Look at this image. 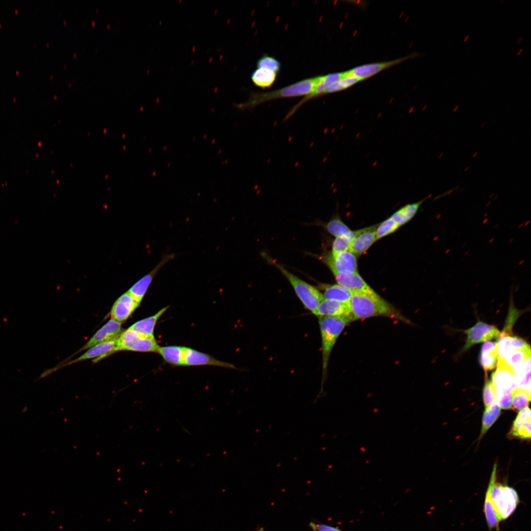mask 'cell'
<instances>
[{
  "label": "cell",
  "instance_id": "33",
  "mask_svg": "<svg viewBox=\"0 0 531 531\" xmlns=\"http://www.w3.org/2000/svg\"><path fill=\"white\" fill-rule=\"evenodd\" d=\"M399 226L390 217L381 223L375 230L376 239H379L395 232Z\"/></svg>",
  "mask_w": 531,
  "mask_h": 531
},
{
  "label": "cell",
  "instance_id": "30",
  "mask_svg": "<svg viewBox=\"0 0 531 531\" xmlns=\"http://www.w3.org/2000/svg\"><path fill=\"white\" fill-rule=\"evenodd\" d=\"M512 408L521 410L527 407L531 401V392L521 388L511 391Z\"/></svg>",
  "mask_w": 531,
  "mask_h": 531
},
{
  "label": "cell",
  "instance_id": "29",
  "mask_svg": "<svg viewBox=\"0 0 531 531\" xmlns=\"http://www.w3.org/2000/svg\"><path fill=\"white\" fill-rule=\"evenodd\" d=\"M362 229L352 231L348 235L336 237L332 243L331 254L334 255L348 250L354 239L362 231Z\"/></svg>",
  "mask_w": 531,
  "mask_h": 531
},
{
  "label": "cell",
  "instance_id": "16",
  "mask_svg": "<svg viewBox=\"0 0 531 531\" xmlns=\"http://www.w3.org/2000/svg\"><path fill=\"white\" fill-rule=\"evenodd\" d=\"M214 365L224 368H236L229 363L218 360L210 355L194 349L184 347L183 366Z\"/></svg>",
  "mask_w": 531,
  "mask_h": 531
},
{
  "label": "cell",
  "instance_id": "11",
  "mask_svg": "<svg viewBox=\"0 0 531 531\" xmlns=\"http://www.w3.org/2000/svg\"><path fill=\"white\" fill-rule=\"evenodd\" d=\"M174 257L175 255L173 254L165 255L154 268L136 282L127 291L138 303H141L158 270Z\"/></svg>",
  "mask_w": 531,
  "mask_h": 531
},
{
  "label": "cell",
  "instance_id": "4",
  "mask_svg": "<svg viewBox=\"0 0 531 531\" xmlns=\"http://www.w3.org/2000/svg\"><path fill=\"white\" fill-rule=\"evenodd\" d=\"M318 318L322 340L323 373L321 388L317 399L323 393L329 359L334 345L346 326L352 322L345 317H319Z\"/></svg>",
  "mask_w": 531,
  "mask_h": 531
},
{
  "label": "cell",
  "instance_id": "22",
  "mask_svg": "<svg viewBox=\"0 0 531 531\" xmlns=\"http://www.w3.org/2000/svg\"><path fill=\"white\" fill-rule=\"evenodd\" d=\"M168 308V306L163 308L155 314L136 322L128 328L141 335L154 337L153 333L156 323Z\"/></svg>",
  "mask_w": 531,
  "mask_h": 531
},
{
  "label": "cell",
  "instance_id": "23",
  "mask_svg": "<svg viewBox=\"0 0 531 531\" xmlns=\"http://www.w3.org/2000/svg\"><path fill=\"white\" fill-rule=\"evenodd\" d=\"M184 348L179 346L159 347L157 353L167 363L173 366H183Z\"/></svg>",
  "mask_w": 531,
  "mask_h": 531
},
{
  "label": "cell",
  "instance_id": "14",
  "mask_svg": "<svg viewBox=\"0 0 531 531\" xmlns=\"http://www.w3.org/2000/svg\"><path fill=\"white\" fill-rule=\"evenodd\" d=\"M346 71L336 72L322 76V78L314 90L295 105L287 114L284 121L287 120L305 102L312 98L322 96L324 92L331 85L344 77Z\"/></svg>",
  "mask_w": 531,
  "mask_h": 531
},
{
  "label": "cell",
  "instance_id": "3",
  "mask_svg": "<svg viewBox=\"0 0 531 531\" xmlns=\"http://www.w3.org/2000/svg\"><path fill=\"white\" fill-rule=\"evenodd\" d=\"M496 473V463L485 495L490 498L500 522L508 519L514 512L519 503V498L514 488L497 482Z\"/></svg>",
  "mask_w": 531,
  "mask_h": 531
},
{
  "label": "cell",
  "instance_id": "12",
  "mask_svg": "<svg viewBox=\"0 0 531 531\" xmlns=\"http://www.w3.org/2000/svg\"><path fill=\"white\" fill-rule=\"evenodd\" d=\"M138 303L127 291L114 303L110 313L111 319L119 323L125 321L138 307Z\"/></svg>",
  "mask_w": 531,
  "mask_h": 531
},
{
  "label": "cell",
  "instance_id": "34",
  "mask_svg": "<svg viewBox=\"0 0 531 531\" xmlns=\"http://www.w3.org/2000/svg\"><path fill=\"white\" fill-rule=\"evenodd\" d=\"M479 363L485 371V375L487 372L494 369L498 363V351L490 353L480 354H479Z\"/></svg>",
  "mask_w": 531,
  "mask_h": 531
},
{
  "label": "cell",
  "instance_id": "37",
  "mask_svg": "<svg viewBox=\"0 0 531 531\" xmlns=\"http://www.w3.org/2000/svg\"><path fill=\"white\" fill-rule=\"evenodd\" d=\"M485 384L483 390V400L485 409L495 401L494 387L491 381L485 376Z\"/></svg>",
  "mask_w": 531,
  "mask_h": 531
},
{
  "label": "cell",
  "instance_id": "38",
  "mask_svg": "<svg viewBox=\"0 0 531 531\" xmlns=\"http://www.w3.org/2000/svg\"><path fill=\"white\" fill-rule=\"evenodd\" d=\"M309 526L313 531H341L337 527L313 522H310Z\"/></svg>",
  "mask_w": 531,
  "mask_h": 531
},
{
  "label": "cell",
  "instance_id": "10",
  "mask_svg": "<svg viewBox=\"0 0 531 531\" xmlns=\"http://www.w3.org/2000/svg\"><path fill=\"white\" fill-rule=\"evenodd\" d=\"M119 336L110 340L98 344L88 349L83 354L75 359L65 363L63 366H67L85 360L93 358V362L99 360L118 351ZM59 368H62V366Z\"/></svg>",
  "mask_w": 531,
  "mask_h": 531
},
{
  "label": "cell",
  "instance_id": "32",
  "mask_svg": "<svg viewBox=\"0 0 531 531\" xmlns=\"http://www.w3.org/2000/svg\"><path fill=\"white\" fill-rule=\"evenodd\" d=\"M325 228L328 232L336 237L347 235L352 232V230L338 217L329 221L326 225Z\"/></svg>",
  "mask_w": 531,
  "mask_h": 531
},
{
  "label": "cell",
  "instance_id": "17",
  "mask_svg": "<svg viewBox=\"0 0 531 531\" xmlns=\"http://www.w3.org/2000/svg\"><path fill=\"white\" fill-rule=\"evenodd\" d=\"M313 314L318 317H345L354 321L349 304L333 300L324 299Z\"/></svg>",
  "mask_w": 531,
  "mask_h": 531
},
{
  "label": "cell",
  "instance_id": "21",
  "mask_svg": "<svg viewBox=\"0 0 531 531\" xmlns=\"http://www.w3.org/2000/svg\"><path fill=\"white\" fill-rule=\"evenodd\" d=\"M318 288L322 290L324 299H330L349 304L352 291L339 284H320Z\"/></svg>",
  "mask_w": 531,
  "mask_h": 531
},
{
  "label": "cell",
  "instance_id": "18",
  "mask_svg": "<svg viewBox=\"0 0 531 531\" xmlns=\"http://www.w3.org/2000/svg\"><path fill=\"white\" fill-rule=\"evenodd\" d=\"M531 412L530 409L527 407L519 412L513 422L508 437L521 439H530L531 433Z\"/></svg>",
  "mask_w": 531,
  "mask_h": 531
},
{
  "label": "cell",
  "instance_id": "8",
  "mask_svg": "<svg viewBox=\"0 0 531 531\" xmlns=\"http://www.w3.org/2000/svg\"><path fill=\"white\" fill-rule=\"evenodd\" d=\"M467 335L462 352H465L472 346L481 342L498 339L500 331L495 326L478 320L472 327L463 331Z\"/></svg>",
  "mask_w": 531,
  "mask_h": 531
},
{
  "label": "cell",
  "instance_id": "27",
  "mask_svg": "<svg viewBox=\"0 0 531 531\" xmlns=\"http://www.w3.org/2000/svg\"><path fill=\"white\" fill-rule=\"evenodd\" d=\"M501 408L494 402L485 409L482 419V426L479 436L480 439L498 418L501 414Z\"/></svg>",
  "mask_w": 531,
  "mask_h": 531
},
{
  "label": "cell",
  "instance_id": "19",
  "mask_svg": "<svg viewBox=\"0 0 531 531\" xmlns=\"http://www.w3.org/2000/svg\"><path fill=\"white\" fill-rule=\"evenodd\" d=\"M375 230V226L363 229L352 241L348 250L354 255L363 254L377 240Z\"/></svg>",
  "mask_w": 531,
  "mask_h": 531
},
{
  "label": "cell",
  "instance_id": "28",
  "mask_svg": "<svg viewBox=\"0 0 531 531\" xmlns=\"http://www.w3.org/2000/svg\"><path fill=\"white\" fill-rule=\"evenodd\" d=\"M530 357L531 348L513 351L507 354L502 359L508 366L513 369L524 363Z\"/></svg>",
  "mask_w": 531,
  "mask_h": 531
},
{
  "label": "cell",
  "instance_id": "20",
  "mask_svg": "<svg viewBox=\"0 0 531 531\" xmlns=\"http://www.w3.org/2000/svg\"><path fill=\"white\" fill-rule=\"evenodd\" d=\"M338 284L352 292H372L374 290L366 283L357 272L341 274L333 273Z\"/></svg>",
  "mask_w": 531,
  "mask_h": 531
},
{
  "label": "cell",
  "instance_id": "1",
  "mask_svg": "<svg viewBox=\"0 0 531 531\" xmlns=\"http://www.w3.org/2000/svg\"><path fill=\"white\" fill-rule=\"evenodd\" d=\"M349 306L354 321L380 316L411 323L399 311L374 291L352 292Z\"/></svg>",
  "mask_w": 531,
  "mask_h": 531
},
{
  "label": "cell",
  "instance_id": "2",
  "mask_svg": "<svg viewBox=\"0 0 531 531\" xmlns=\"http://www.w3.org/2000/svg\"><path fill=\"white\" fill-rule=\"evenodd\" d=\"M322 76L305 79L279 89L265 92H252L248 100L236 104L240 110L252 109L263 103L270 100L310 94L318 84Z\"/></svg>",
  "mask_w": 531,
  "mask_h": 531
},
{
  "label": "cell",
  "instance_id": "26",
  "mask_svg": "<svg viewBox=\"0 0 531 531\" xmlns=\"http://www.w3.org/2000/svg\"><path fill=\"white\" fill-rule=\"evenodd\" d=\"M276 73L264 68H258L252 73L251 79L257 87L262 88L270 87L275 82Z\"/></svg>",
  "mask_w": 531,
  "mask_h": 531
},
{
  "label": "cell",
  "instance_id": "9",
  "mask_svg": "<svg viewBox=\"0 0 531 531\" xmlns=\"http://www.w3.org/2000/svg\"><path fill=\"white\" fill-rule=\"evenodd\" d=\"M324 260L333 273L349 274L357 272L356 257L348 250L334 255H326Z\"/></svg>",
  "mask_w": 531,
  "mask_h": 531
},
{
  "label": "cell",
  "instance_id": "36",
  "mask_svg": "<svg viewBox=\"0 0 531 531\" xmlns=\"http://www.w3.org/2000/svg\"><path fill=\"white\" fill-rule=\"evenodd\" d=\"M258 68H264L278 73L280 70V63L276 59L267 55H263L257 61Z\"/></svg>",
  "mask_w": 531,
  "mask_h": 531
},
{
  "label": "cell",
  "instance_id": "13",
  "mask_svg": "<svg viewBox=\"0 0 531 531\" xmlns=\"http://www.w3.org/2000/svg\"><path fill=\"white\" fill-rule=\"evenodd\" d=\"M121 332V323L111 319L76 354L117 337Z\"/></svg>",
  "mask_w": 531,
  "mask_h": 531
},
{
  "label": "cell",
  "instance_id": "5",
  "mask_svg": "<svg viewBox=\"0 0 531 531\" xmlns=\"http://www.w3.org/2000/svg\"><path fill=\"white\" fill-rule=\"evenodd\" d=\"M497 365L491 380L495 401L501 408L510 409L512 408L511 391L518 388L516 377L512 368L503 359L498 358Z\"/></svg>",
  "mask_w": 531,
  "mask_h": 531
},
{
  "label": "cell",
  "instance_id": "6",
  "mask_svg": "<svg viewBox=\"0 0 531 531\" xmlns=\"http://www.w3.org/2000/svg\"><path fill=\"white\" fill-rule=\"evenodd\" d=\"M270 263L279 269L292 285L304 308L312 313L324 299L322 293L311 285L300 279L280 265L270 260Z\"/></svg>",
  "mask_w": 531,
  "mask_h": 531
},
{
  "label": "cell",
  "instance_id": "7",
  "mask_svg": "<svg viewBox=\"0 0 531 531\" xmlns=\"http://www.w3.org/2000/svg\"><path fill=\"white\" fill-rule=\"evenodd\" d=\"M118 351L157 353L160 347L154 337L141 335L128 328L118 337Z\"/></svg>",
  "mask_w": 531,
  "mask_h": 531
},
{
  "label": "cell",
  "instance_id": "39",
  "mask_svg": "<svg viewBox=\"0 0 531 531\" xmlns=\"http://www.w3.org/2000/svg\"><path fill=\"white\" fill-rule=\"evenodd\" d=\"M498 351L497 342L486 341L481 348L480 354H485Z\"/></svg>",
  "mask_w": 531,
  "mask_h": 531
},
{
  "label": "cell",
  "instance_id": "25",
  "mask_svg": "<svg viewBox=\"0 0 531 531\" xmlns=\"http://www.w3.org/2000/svg\"><path fill=\"white\" fill-rule=\"evenodd\" d=\"M518 388L531 392V357L524 363L513 368Z\"/></svg>",
  "mask_w": 531,
  "mask_h": 531
},
{
  "label": "cell",
  "instance_id": "35",
  "mask_svg": "<svg viewBox=\"0 0 531 531\" xmlns=\"http://www.w3.org/2000/svg\"><path fill=\"white\" fill-rule=\"evenodd\" d=\"M512 293L510 295V301L509 306V313L503 330L500 332V336H506L511 335V329L515 322L516 319L519 316L520 312L517 310L513 305Z\"/></svg>",
  "mask_w": 531,
  "mask_h": 531
},
{
  "label": "cell",
  "instance_id": "24",
  "mask_svg": "<svg viewBox=\"0 0 531 531\" xmlns=\"http://www.w3.org/2000/svg\"><path fill=\"white\" fill-rule=\"evenodd\" d=\"M430 196L416 203L408 204L394 212L391 218L400 227L410 221L416 213L421 204Z\"/></svg>",
  "mask_w": 531,
  "mask_h": 531
},
{
  "label": "cell",
  "instance_id": "31",
  "mask_svg": "<svg viewBox=\"0 0 531 531\" xmlns=\"http://www.w3.org/2000/svg\"><path fill=\"white\" fill-rule=\"evenodd\" d=\"M346 75L329 87L322 95L343 90L361 81L358 78L350 75L346 71Z\"/></svg>",
  "mask_w": 531,
  "mask_h": 531
},
{
  "label": "cell",
  "instance_id": "15",
  "mask_svg": "<svg viewBox=\"0 0 531 531\" xmlns=\"http://www.w3.org/2000/svg\"><path fill=\"white\" fill-rule=\"evenodd\" d=\"M410 58L411 55L387 61L365 64L355 67L347 71L349 75L362 81L377 74L383 70L400 63Z\"/></svg>",
  "mask_w": 531,
  "mask_h": 531
},
{
  "label": "cell",
  "instance_id": "40",
  "mask_svg": "<svg viewBox=\"0 0 531 531\" xmlns=\"http://www.w3.org/2000/svg\"><path fill=\"white\" fill-rule=\"evenodd\" d=\"M258 531H264V528L263 527H261Z\"/></svg>",
  "mask_w": 531,
  "mask_h": 531
}]
</instances>
